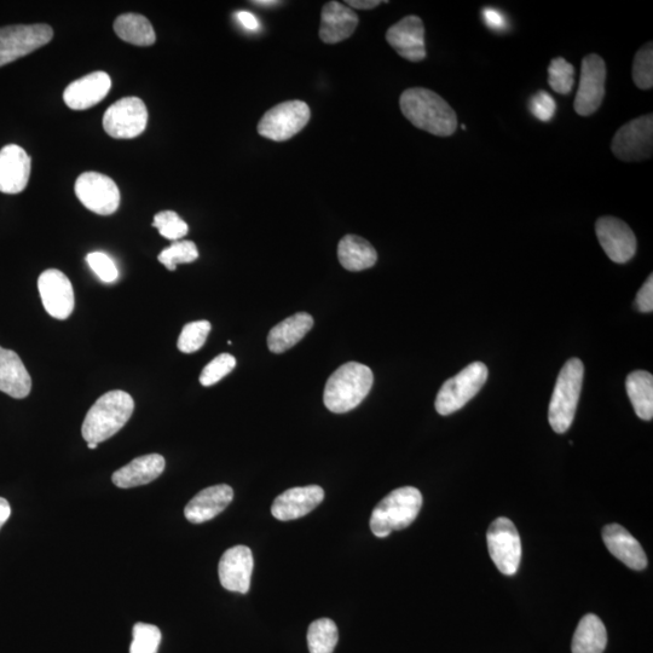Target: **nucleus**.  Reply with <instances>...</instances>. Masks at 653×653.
<instances>
[{
    "instance_id": "f257e3e1",
    "label": "nucleus",
    "mask_w": 653,
    "mask_h": 653,
    "mask_svg": "<svg viewBox=\"0 0 653 653\" xmlns=\"http://www.w3.org/2000/svg\"><path fill=\"white\" fill-rule=\"evenodd\" d=\"M401 111L418 129L439 137L455 134L458 117L441 96L424 88L408 89L400 98Z\"/></svg>"
},
{
    "instance_id": "f03ea898",
    "label": "nucleus",
    "mask_w": 653,
    "mask_h": 653,
    "mask_svg": "<svg viewBox=\"0 0 653 653\" xmlns=\"http://www.w3.org/2000/svg\"><path fill=\"white\" fill-rule=\"evenodd\" d=\"M135 402L124 391H109L98 398L85 416L82 435L86 442L100 444L123 429L134 414Z\"/></svg>"
},
{
    "instance_id": "7ed1b4c3",
    "label": "nucleus",
    "mask_w": 653,
    "mask_h": 653,
    "mask_svg": "<svg viewBox=\"0 0 653 653\" xmlns=\"http://www.w3.org/2000/svg\"><path fill=\"white\" fill-rule=\"evenodd\" d=\"M374 375L366 364H343L327 380L323 402L332 413L343 414L357 408L372 390Z\"/></svg>"
},
{
    "instance_id": "20e7f679",
    "label": "nucleus",
    "mask_w": 653,
    "mask_h": 653,
    "mask_svg": "<svg viewBox=\"0 0 653 653\" xmlns=\"http://www.w3.org/2000/svg\"><path fill=\"white\" fill-rule=\"evenodd\" d=\"M423 506V495L414 487L392 491L374 508L371 518L372 533L383 539L392 531L402 530L414 522Z\"/></svg>"
},
{
    "instance_id": "39448f33",
    "label": "nucleus",
    "mask_w": 653,
    "mask_h": 653,
    "mask_svg": "<svg viewBox=\"0 0 653 653\" xmlns=\"http://www.w3.org/2000/svg\"><path fill=\"white\" fill-rule=\"evenodd\" d=\"M585 367L579 358H571L559 373L548 409V420L554 432L565 433L574 421L579 406Z\"/></svg>"
},
{
    "instance_id": "423d86ee",
    "label": "nucleus",
    "mask_w": 653,
    "mask_h": 653,
    "mask_svg": "<svg viewBox=\"0 0 653 653\" xmlns=\"http://www.w3.org/2000/svg\"><path fill=\"white\" fill-rule=\"evenodd\" d=\"M488 368L482 362H473L439 390L435 407L438 414L447 416L464 408L487 383Z\"/></svg>"
},
{
    "instance_id": "0eeeda50",
    "label": "nucleus",
    "mask_w": 653,
    "mask_h": 653,
    "mask_svg": "<svg viewBox=\"0 0 653 653\" xmlns=\"http://www.w3.org/2000/svg\"><path fill=\"white\" fill-rule=\"evenodd\" d=\"M310 107L303 101H286L269 109L258 123V134L274 142H285L309 124Z\"/></svg>"
},
{
    "instance_id": "6e6552de",
    "label": "nucleus",
    "mask_w": 653,
    "mask_h": 653,
    "mask_svg": "<svg viewBox=\"0 0 653 653\" xmlns=\"http://www.w3.org/2000/svg\"><path fill=\"white\" fill-rule=\"evenodd\" d=\"M54 37L49 25H16L0 28V67L43 48Z\"/></svg>"
},
{
    "instance_id": "1a4fd4ad",
    "label": "nucleus",
    "mask_w": 653,
    "mask_h": 653,
    "mask_svg": "<svg viewBox=\"0 0 653 653\" xmlns=\"http://www.w3.org/2000/svg\"><path fill=\"white\" fill-rule=\"evenodd\" d=\"M488 550L496 568L506 576L517 574L522 560V541L516 525L507 518H498L487 534Z\"/></svg>"
},
{
    "instance_id": "9d476101",
    "label": "nucleus",
    "mask_w": 653,
    "mask_h": 653,
    "mask_svg": "<svg viewBox=\"0 0 653 653\" xmlns=\"http://www.w3.org/2000/svg\"><path fill=\"white\" fill-rule=\"evenodd\" d=\"M147 124L146 104L137 97H126L115 102L103 117L104 130L117 140H131L142 135Z\"/></svg>"
},
{
    "instance_id": "9b49d317",
    "label": "nucleus",
    "mask_w": 653,
    "mask_h": 653,
    "mask_svg": "<svg viewBox=\"0 0 653 653\" xmlns=\"http://www.w3.org/2000/svg\"><path fill=\"white\" fill-rule=\"evenodd\" d=\"M653 147V115L629 121L616 132L611 143L617 159L632 163L650 159Z\"/></svg>"
},
{
    "instance_id": "f8f14e48",
    "label": "nucleus",
    "mask_w": 653,
    "mask_h": 653,
    "mask_svg": "<svg viewBox=\"0 0 653 653\" xmlns=\"http://www.w3.org/2000/svg\"><path fill=\"white\" fill-rule=\"evenodd\" d=\"M75 194L88 210L111 216L120 205V192L112 178L98 172H85L75 182Z\"/></svg>"
},
{
    "instance_id": "ddd939ff",
    "label": "nucleus",
    "mask_w": 653,
    "mask_h": 653,
    "mask_svg": "<svg viewBox=\"0 0 653 653\" xmlns=\"http://www.w3.org/2000/svg\"><path fill=\"white\" fill-rule=\"evenodd\" d=\"M606 65L602 57L591 54L582 61L579 90L574 108L581 117H589L602 106L605 96Z\"/></svg>"
},
{
    "instance_id": "4468645a",
    "label": "nucleus",
    "mask_w": 653,
    "mask_h": 653,
    "mask_svg": "<svg viewBox=\"0 0 653 653\" xmlns=\"http://www.w3.org/2000/svg\"><path fill=\"white\" fill-rule=\"evenodd\" d=\"M595 233L600 246L612 262L627 263L637 253V238L621 219L610 216L599 218L595 223Z\"/></svg>"
},
{
    "instance_id": "2eb2a0df",
    "label": "nucleus",
    "mask_w": 653,
    "mask_h": 653,
    "mask_svg": "<svg viewBox=\"0 0 653 653\" xmlns=\"http://www.w3.org/2000/svg\"><path fill=\"white\" fill-rule=\"evenodd\" d=\"M38 290L48 314L57 320H67L75 305L72 282L60 270L49 269L40 275Z\"/></svg>"
},
{
    "instance_id": "dca6fc26",
    "label": "nucleus",
    "mask_w": 653,
    "mask_h": 653,
    "mask_svg": "<svg viewBox=\"0 0 653 653\" xmlns=\"http://www.w3.org/2000/svg\"><path fill=\"white\" fill-rule=\"evenodd\" d=\"M386 40L404 60L421 62L426 59L425 27L418 16H406L391 26L386 32Z\"/></svg>"
},
{
    "instance_id": "f3484780",
    "label": "nucleus",
    "mask_w": 653,
    "mask_h": 653,
    "mask_svg": "<svg viewBox=\"0 0 653 653\" xmlns=\"http://www.w3.org/2000/svg\"><path fill=\"white\" fill-rule=\"evenodd\" d=\"M253 554L246 546H236L225 551L219 560L218 574L222 586L229 592L246 594L250 591L253 572Z\"/></svg>"
},
{
    "instance_id": "a211bd4d",
    "label": "nucleus",
    "mask_w": 653,
    "mask_h": 653,
    "mask_svg": "<svg viewBox=\"0 0 653 653\" xmlns=\"http://www.w3.org/2000/svg\"><path fill=\"white\" fill-rule=\"evenodd\" d=\"M32 161L26 150L9 144L0 150V192L19 194L26 189Z\"/></svg>"
},
{
    "instance_id": "6ab92c4d",
    "label": "nucleus",
    "mask_w": 653,
    "mask_h": 653,
    "mask_svg": "<svg viewBox=\"0 0 653 653\" xmlns=\"http://www.w3.org/2000/svg\"><path fill=\"white\" fill-rule=\"evenodd\" d=\"M325 499V491L319 485L292 488L277 496L271 513L281 522L302 518L314 511Z\"/></svg>"
},
{
    "instance_id": "aec40b11",
    "label": "nucleus",
    "mask_w": 653,
    "mask_h": 653,
    "mask_svg": "<svg viewBox=\"0 0 653 653\" xmlns=\"http://www.w3.org/2000/svg\"><path fill=\"white\" fill-rule=\"evenodd\" d=\"M112 88V79L106 72H94L69 84L63 100L73 111H85L100 103Z\"/></svg>"
},
{
    "instance_id": "412c9836",
    "label": "nucleus",
    "mask_w": 653,
    "mask_h": 653,
    "mask_svg": "<svg viewBox=\"0 0 653 653\" xmlns=\"http://www.w3.org/2000/svg\"><path fill=\"white\" fill-rule=\"evenodd\" d=\"M234 499V490L227 484L213 485L196 494L184 510L190 523L201 524L216 518Z\"/></svg>"
},
{
    "instance_id": "4be33fe9",
    "label": "nucleus",
    "mask_w": 653,
    "mask_h": 653,
    "mask_svg": "<svg viewBox=\"0 0 653 653\" xmlns=\"http://www.w3.org/2000/svg\"><path fill=\"white\" fill-rule=\"evenodd\" d=\"M358 26L355 11L339 2L325 4L321 14L320 38L326 44H338L349 39Z\"/></svg>"
},
{
    "instance_id": "5701e85b",
    "label": "nucleus",
    "mask_w": 653,
    "mask_h": 653,
    "mask_svg": "<svg viewBox=\"0 0 653 653\" xmlns=\"http://www.w3.org/2000/svg\"><path fill=\"white\" fill-rule=\"evenodd\" d=\"M605 546L611 554L628 568L641 571L647 566V557L639 541L618 524L606 525L603 530Z\"/></svg>"
},
{
    "instance_id": "b1692460",
    "label": "nucleus",
    "mask_w": 653,
    "mask_h": 653,
    "mask_svg": "<svg viewBox=\"0 0 653 653\" xmlns=\"http://www.w3.org/2000/svg\"><path fill=\"white\" fill-rule=\"evenodd\" d=\"M165 465L163 455H143L115 472L112 481L121 489L141 487V485L152 483L163 475Z\"/></svg>"
},
{
    "instance_id": "393cba45",
    "label": "nucleus",
    "mask_w": 653,
    "mask_h": 653,
    "mask_svg": "<svg viewBox=\"0 0 653 653\" xmlns=\"http://www.w3.org/2000/svg\"><path fill=\"white\" fill-rule=\"evenodd\" d=\"M32 379L16 352L0 346V391L22 400L31 394Z\"/></svg>"
},
{
    "instance_id": "a878e982",
    "label": "nucleus",
    "mask_w": 653,
    "mask_h": 653,
    "mask_svg": "<svg viewBox=\"0 0 653 653\" xmlns=\"http://www.w3.org/2000/svg\"><path fill=\"white\" fill-rule=\"evenodd\" d=\"M314 326V319L306 312L288 317L276 325L268 335V348L274 354H282L297 345Z\"/></svg>"
},
{
    "instance_id": "bb28decb",
    "label": "nucleus",
    "mask_w": 653,
    "mask_h": 653,
    "mask_svg": "<svg viewBox=\"0 0 653 653\" xmlns=\"http://www.w3.org/2000/svg\"><path fill=\"white\" fill-rule=\"evenodd\" d=\"M338 258L349 271L371 269L378 262V253L367 240L357 235H346L339 242Z\"/></svg>"
},
{
    "instance_id": "cd10ccee",
    "label": "nucleus",
    "mask_w": 653,
    "mask_h": 653,
    "mask_svg": "<svg viewBox=\"0 0 653 653\" xmlns=\"http://www.w3.org/2000/svg\"><path fill=\"white\" fill-rule=\"evenodd\" d=\"M608 644L604 623L593 614L582 618L572 639V653H603Z\"/></svg>"
},
{
    "instance_id": "c85d7f7f",
    "label": "nucleus",
    "mask_w": 653,
    "mask_h": 653,
    "mask_svg": "<svg viewBox=\"0 0 653 653\" xmlns=\"http://www.w3.org/2000/svg\"><path fill=\"white\" fill-rule=\"evenodd\" d=\"M627 394L635 414L640 419L650 421L653 418V377L645 371H635L628 375Z\"/></svg>"
},
{
    "instance_id": "c756f323",
    "label": "nucleus",
    "mask_w": 653,
    "mask_h": 653,
    "mask_svg": "<svg viewBox=\"0 0 653 653\" xmlns=\"http://www.w3.org/2000/svg\"><path fill=\"white\" fill-rule=\"evenodd\" d=\"M114 31L124 42L137 46L153 45L156 39L152 23L138 14L120 15L114 22Z\"/></svg>"
},
{
    "instance_id": "7c9ffc66",
    "label": "nucleus",
    "mask_w": 653,
    "mask_h": 653,
    "mask_svg": "<svg viewBox=\"0 0 653 653\" xmlns=\"http://www.w3.org/2000/svg\"><path fill=\"white\" fill-rule=\"evenodd\" d=\"M339 640L337 624L329 618L312 622L308 631L310 653H333Z\"/></svg>"
},
{
    "instance_id": "2f4dec72",
    "label": "nucleus",
    "mask_w": 653,
    "mask_h": 653,
    "mask_svg": "<svg viewBox=\"0 0 653 653\" xmlns=\"http://www.w3.org/2000/svg\"><path fill=\"white\" fill-rule=\"evenodd\" d=\"M198 258V247L193 241L187 240L173 242L158 257L159 262L164 264L166 269L170 271H175L178 264L193 263Z\"/></svg>"
},
{
    "instance_id": "473e14b6",
    "label": "nucleus",
    "mask_w": 653,
    "mask_h": 653,
    "mask_svg": "<svg viewBox=\"0 0 653 653\" xmlns=\"http://www.w3.org/2000/svg\"><path fill=\"white\" fill-rule=\"evenodd\" d=\"M211 323L208 321L190 322L184 326L178 338V350L183 354H194L205 345L208 334L211 332Z\"/></svg>"
},
{
    "instance_id": "72a5a7b5",
    "label": "nucleus",
    "mask_w": 653,
    "mask_h": 653,
    "mask_svg": "<svg viewBox=\"0 0 653 653\" xmlns=\"http://www.w3.org/2000/svg\"><path fill=\"white\" fill-rule=\"evenodd\" d=\"M548 83L554 92L569 95L575 84V68L563 57L551 61L548 67Z\"/></svg>"
},
{
    "instance_id": "f704fd0d",
    "label": "nucleus",
    "mask_w": 653,
    "mask_h": 653,
    "mask_svg": "<svg viewBox=\"0 0 653 653\" xmlns=\"http://www.w3.org/2000/svg\"><path fill=\"white\" fill-rule=\"evenodd\" d=\"M634 84L641 90H651L653 86V45L647 43L635 55L633 62Z\"/></svg>"
},
{
    "instance_id": "c9c22d12",
    "label": "nucleus",
    "mask_w": 653,
    "mask_h": 653,
    "mask_svg": "<svg viewBox=\"0 0 653 653\" xmlns=\"http://www.w3.org/2000/svg\"><path fill=\"white\" fill-rule=\"evenodd\" d=\"M134 640L130 653H158L161 644L160 629L153 624L137 623L134 627Z\"/></svg>"
},
{
    "instance_id": "e433bc0d",
    "label": "nucleus",
    "mask_w": 653,
    "mask_h": 653,
    "mask_svg": "<svg viewBox=\"0 0 653 653\" xmlns=\"http://www.w3.org/2000/svg\"><path fill=\"white\" fill-rule=\"evenodd\" d=\"M153 227L158 229L165 239L175 242L184 238L189 231L188 224L173 211H163L155 215Z\"/></svg>"
},
{
    "instance_id": "4c0bfd02",
    "label": "nucleus",
    "mask_w": 653,
    "mask_h": 653,
    "mask_svg": "<svg viewBox=\"0 0 653 653\" xmlns=\"http://www.w3.org/2000/svg\"><path fill=\"white\" fill-rule=\"evenodd\" d=\"M235 367L236 358L234 356L229 354L218 355L201 372L200 383L205 387L215 385L233 372Z\"/></svg>"
},
{
    "instance_id": "58836bf2",
    "label": "nucleus",
    "mask_w": 653,
    "mask_h": 653,
    "mask_svg": "<svg viewBox=\"0 0 653 653\" xmlns=\"http://www.w3.org/2000/svg\"><path fill=\"white\" fill-rule=\"evenodd\" d=\"M89 267L104 283H113L118 280L119 270L114 260L103 252H92L86 257Z\"/></svg>"
},
{
    "instance_id": "ea45409f",
    "label": "nucleus",
    "mask_w": 653,
    "mask_h": 653,
    "mask_svg": "<svg viewBox=\"0 0 653 653\" xmlns=\"http://www.w3.org/2000/svg\"><path fill=\"white\" fill-rule=\"evenodd\" d=\"M530 112L536 119L548 123L557 111V104L554 98L546 91H539L531 98L529 104Z\"/></svg>"
},
{
    "instance_id": "a19ab883",
    "label": "nucleus",
    "mask_w": 653,
    "mask_h": 653,
    "mask_svg": "<svg viewBox=\"0 0 653 653\" xmlns=\"http://www.w3.org/2000/svg\"><path fill=\"white\" fill-rule=\"evenodd\" d=\"M635 305L640 312L644 314H649L653 310V276H649V279L646 280L643 287L640 288V291L637 294V300H635Z\"/></svg>"
},
{
    "instance_id": "79ce46f5",
    "label": "nucleus",
    "mask_w": 653,
    "mask_h": 653,
    "mask_svg": "<svg viewBox=\"0 0 653 653\" xmlns=\"http://www.w3.org/2000/svg\"><path fill=\"white\" fill-rule=\"evenodd\" d=\"M483 20L485 25L493 31H504L507 27L506 17L504 14L500 13L498 9H483Z\"/></svg>"
},
{
    "instance_id": "37998d69",
    "label": "nucleus",
    "mask_w": 653,
    "mask_h": 653,
    "mask_svg": "<svg viewBox=\"0 0 653 653\" xmlns=\"http://www.w3.org/2000/svg\"><path fill=\"white\" fill-rule=\"evenodd\" d=\"M383 3L381 0H348L345 5H348L351 9L372 10L378 8Z\"/></svg>"
},
{
    "instance_id": "c03bdc74",
    "label": "nucleus",
    "mask_w": 653,
    "mask_h": 653,
    "mask_svg": "<svg viewBox=\"0 0 653 653\" xmlns=\"http://www.w3.org/2000/svg\"><path fill=\"white\" fill-rule=\"evenodd\" d=\"M238 20L248 31L259 30V21L257 20V17L251 13H247V11H240L238 14Z\"/></svg>"
},
{
    "instance_id": "a18cd8bd",
    "label": "nucleus",
    "mask_w": 653,
    "mask_h": 653,
    "mask_svg": "<svg viewBox=\"0 0 653 653\" xmlns=\"http://www.w3.org/2000/svg\"><path fill=\"white\" fill-rule=\"evenodd\" d=\"M10 516L11 507L9 502L3 498H0V529H2L3 525L8 522Z\"/></svg>"
},
{
    "instance_id": "49530a36",
    "label": "nucleus",
    "mask_w": 653,
    "mask_h": 653,
    "mask_svg": "<svg viewBox=\"0 0 653 653\" xmlns=\"http://www.w3.org/2000/svg\"><path fill=\"white\" fill-rule=\"evenodd\" d=\"M251 3L258 5V7H273V5L280 4V2H277V0H257V2Z\"/></svg>"
},
{
    "instance_id": "de8ad7c7",
    "label": "nucleus",
    "mask_w": 653,
    "mask_h": 653,
    "mask_svg": "<svg viewBox=\"0 0 653 653\" xmlns=\"http://www.w3.org/2000/svg\"><path fill=\"white\" fill-rule=\"evenodd\" d=\"M98 447L97 443H88V448L89 449H96Z\"/></svg>"
}]
</instances>
